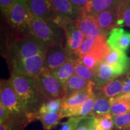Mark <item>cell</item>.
Segmentation results:
<instances>
[{
  "mask_svg": "<svg viewBox=\"0 0 130 130\" xmlns=\"http://www.w3.org/2000/svg\"><path fill=\"white\" fill-rule=\"evenodd\" d=\"M9 80L28 115L38 111L46 101L34 78L11 72Z\"/></svg>",
  "mask_w": 130,
  "mask_h": 130,
  "instance_id": "cell-1",
  "label": "cell"
},
{
  "mask_svg": "<svg viewBox=\"0 0 130 130\" xmlns=\"http://www.w3.org/2000/svg\"><path fill=\"white\" fill-rule=\"evenodd\" d=\"M0 102L9 112L12 122L14 124L25 128L31 123L28 113L9 79L1 80Z\"/></svg>",
  "mask_w": 130,
  "mask_h": 130,
  "instance_id": "cell-2",
  "label": "cell"
},
{
  "mask_svg": "<svg viewBox=\"0 0 130 130\" xmlns=\"http://www.w3.org/2000/svg\"><path fill=\"white\" fill-rule=\"evenodd\" d=\"M48 48L44 42L30 33L13 42L8 50L7 60L10 63L16 60L45 55Z\"/></svg>",
  "mask_w": 130,
  "mask_h": 130,
  "instance_id": "cell-3",
  "label": "cell"
},
{
  "mask_svg": "<svg viewBox=\"0 0 130 130\" xmlns=\"http://www.w3.org/2000/svg\"><path fill=\"white\" fill-rule=\"evenodd\" d=\"M30 33L44 42L48 48L53 46L64 47V29L54 20H43L34 17Z\"/></svg>",
  "mask_w": 130,
  "mask_h": 130,
  "instance_id": "cell-4",
  "label": "cell"
},
{
  "mask_svg": "<svg viewBox=\"0 0 130 130\" xmlns=\"http://www.w3.org/2000/svg\"><path fill=\"white\" fill-rule=\"evenodd\" d=\"M6 18L8 24L19 38L30 33L34 17L25 0H16L9 9Z\"/></svg>",
  "mask_w": 130,
  "mask_h": 130,
  "instance_id": "cell-5",
  "label": "cell"
},
{
  "mask_svg": "<svg viewBox=\"0 0 130 130\" xmlns=\"http://www.w3.org/2000/svg\"><path fill=\"white\" fill-rule=\"evenodd\" d=\"M35 80L46 100L62 98L66 95V89L48 70L43 69Z\"/></svg>",
  "mask_w": 130,
  "mask_h": 130,
  "instance_id": "cell-6",
  "label": "cell"
},
{
  "mask_svg": "<svg viewBox=\"0 0 130 130\" xmlns=\"http://www.w3.org/2000/svg\"><path fill=\"white\" fill-rule=\"evenodd\" d=\"M62 27L65 32L64 48L71 56L75 55L85 38L84 34L78 28L76 22L57 16L54 20Z\"/></svg>",
  "mask_w": 130,
  "mask_h": 130,
  "instance_id": "cell-7",
  "label": "cell"
},
{
  "mask_svg": "<svg viewBox=\"0 0 130 130\" xmlns=\"http://www.w3.org/2000/svg\"><path fill=\"white\" fill-rule=\"evenodd\" d=\"M45 55L16 60L9 63L11 72L26 77L36 78L44 69Z\"/></svg>",
  "mask_w": 130,
  "mask_h": 130,
  "instance_id": "cell-8",
  "label": "cell"
},
{
  "mask_svg": "<svg viewBox=\"0 0 130 130\" xmlns=\"http://www.w3.org/2000/svg\"><path fill=\"white\" fill-rule=\"evenodd\" d=\"M95 87V83L92 82L88 88L85 90L76 92L68 97H64L63 108L61 110L63 118L77 117L78 110L87 100L90 93L94 90Z\"/></svg>",
  "mask_w": 130,
  "mask_h": 130,
  "instance_id": "cell-9",
  "label": "cell"
},
{
  "mask_svg": "<svg viewBox=\"0 0 130 130\" xmlns=\"http://www.w3.org/2000/svg\"><path fill=\"white\" fill-rule=\"evenodd\" d=\"M71 56L64 46L50 47L45 54L44 69L52 72L64 64Z\"/></svg>",
  "mask_w": 130,
  "mask_h": 130,
  "instance_id": "cell-10",
  "label": "cell"
},
{
  "mask_svg": "<svg viewBox=\"0 0 130 130\" xmlns=\"http://www.w3.org/2000/svg\"><path fill=\"white\" fill-rule=\"evenodd\" d=\"M104 61L113 68L117 77L126 74L130 70V57L121 50L111 48Z\"/></svg>",
  "mask_w": 130,
  "mask_h": 130,
  "instance_id": "cell-11",
  "label": "cell"
},
{
  "mask_svg": "<svg viewBox=\"0 0 130 130\" xmlns=\"http://www.w3.org/2000/svg\"><path fill=\"white\" fill-rule=\"evenodd\" d=\"M33 17L43 20H54L57 17L52 6L51 0H27Z\"/></svg>",
  "mask_w": 130,
  "mask_h": 130,
  "instance_id": "cell-12",
  "label": "cell"
},
{
  "mask_svg": "<svg viewBox=\"0 0 130 130\" xmlns=\"http://www.w3.org/2000/svg\"><path fill=\"white\" fill-rule=\"evenodd\" d=\"M51 3L55 13L60 18L76 22L83 14L69 0H51Z\"/></svg>",
  "mask_w": 130,
  "mask_h": 130,
  "instance_id": "cell-13",
  "label": "cell"
},
{
  "mask_svg": "<svg viewBox=\"0 0 130 130\" xmlns=\"http://www.w3.org/2000/svg\"><path fill=\"white\" fill-rule=\"evenodd\" d=\"M107 42L111 48L126 53L130 47V32L121 27H115L110 32Z\"/></svg>",
  "mask_w": 130,
  "mask_h": 130,
  "instance_id": "cell-14",
  "label": "cell"
},
{
  "mask_svg": "<svg viewBox=\"0 0 130 130\" xmlns=\"http://www.w3.org/2000/svg\"><path fill=\"white\" fill-rule=\"evenodd\" d=\"M118 8L114 7L100 13L95 18L103 35L108 37L110 32L116 27L118 18Z\"/></svg>",
  "mask_w": 130,
  "mask_h": 130,
  "instance_id": "cell-15",
  "label": "cell"
},
{
  "mask_svg": "<svg viewBox=\"0 0 130 130\" xmlns=\"http://www.w3.org/2000/svg\"><path fill=\"white\" fill-rule=\"evenodd\" d=\"M126 74L119 76L99 88L94 89V90L107 98H112L121 95L122 92L123 85L126 80Z\"/></svg>",
  "mask_w": 130,
  "mask_h": 130,
  "instance_id": "cell-16",
  "label": "cell"
},
{
  "mask_svg": "<svg viewBox=\"0 0 130 130\" xmlns=\"http://www.w3.org/2000/svg\"><path fill=\"white\" fill-rule=\"evenodd\" d=\"M76 24L78 28L86 36L98 37L104 36L98 25L96 18L90 14L83 13L76 21Z\"/></svg>",
  "mask_w": 130,
  "mask_h": 130,
  "instance_id": "cell-17",
  "label": "cell"
},
{
  "mask_svg": "<svg viewBox=\"0 0 130 130\" xmlns=\"http://www.w3.org/2000/svg\"><path fill=\"white\" fill-rule=\"evenodd\" d=\"M78 57L73 55L62 66L52 71L51 73L57 80L66 89L68 81L73 75H74L75 66Z\"/></svg>",
  "mask_w": 130,
  "mask_h": 130,
  "instance_id": "cell-18",
  "label": "cell"
},
{
  "mask_svg": "<svg viewBox=\"0 0 130 130\" xmlns=\"http://www.w3.org/2000/svg\"><path fill=\"white\" fill-rule=\"evenodd\" d=\"M95 88H99L109 82L115 78L116 75L113 68L111 66L105 63L104 61H100L95 70Z\"/></svg>",
  "mask_w": 130,
  "mask_h": 130,
  "instance_id": "cell-19",
  "label": "cell"
},
{
  "mask_svg": "<svg viewBox=\"0 0 130 130\" xmlns=\"http://www.w3.org/2000/svg\"><path fill=\"white\" fill-rule=\"evenodd\" d=\"M31 122L39 120L42 125L43 130H52L59 123L60 121L63 119L61 111L50 112L42 115L36 113L30 114L28 115Z\"/></svg>",
  "mask_w": 130,
  "mask_h": 130,
  "instance_id": "cell-20",
  "label": "cell"
},
{
  "mask_svg": "<svg viewBox=\"0 0 130 130\" xmlns=\"http://www.w3.org/2000/svg\"><path fill=\"white\" fill-rule=\"evenodd\" d=\"M121 0H90L86 13L96 17L97 14L114 7H119Z\"/></svg>",
  "mask_w": 130,
  "mask_h": 130,
  "instance_id": "cell-21",
  "label": "cell"
},
{
  "mask_svg": "<svg viewBox=\"0 0 130 130\" xmlns=\"http://www.w3.org/2000/svg\"><path fill=\"white\" fill-rule=\"evenodd\" d=\"M110 114L118 116L130 111V93L123 94L110 99Z\"/></svg>",
  "mask_w": 130,
  "mask_h": 130,
  "instance_id": "cell-22",
  "label": "cell"
},
{
  "mask_svg": "<svg viewBox=\"0 0 130 130\" xmlns=\"http://www.w3.org/2000/svg\"><path fill=\"white\" fill-rule=\"evenodd\" d=\"M92 82L93 81L86 80L75 74L73 75L66 84V95L64 97H68L76 92L85 90L88 88Z\"/></svg>",
  "mask_w": 130,
  "mask_h": 130,
  "instance_id": "cell-23",
  "label": "cell"
},
{
  "mask_svg": "<svg viewBox=\"0 0 130 130\" xmlns=\"http://www.w3.org/2000/svg\"><path fill=\"white\" fill-rule=\"evenodd\" d=\"M94 92L95 94V99L91 116H96L110 113L111 104L110 99L101 95L95 90Z\"/></svg>",
  "mask_w": 130,
  "mask_h": 130,
  "instance_id": "cell-24",
  "label": "cell"
},
{
  "mask_svg": "<svg viewBox=\"0 0 130 130\" xmlns=\"http://www.w3.org/2000/svg\"><path fill=\"white\" fill-rule=\"evenodd\" d=\"M107 37L104 36H100L96 37V40L94 45L91 54H93L99 62L104 61L110 53L111 48L107 42Z\"/></svg>",
  "mask_w": 130,
  "mask_h": 130,
  "instance_id": "cell-25",
  "label": "cell"
},
{
  "mask_svg": "<svg viewBox=\"0 0 130 130\" xmlns=\"http://www.w3.org/2000/svg\"><path fill=\"white\" fill-rule=\"evenodd\" d=\"M130 27V0H121L118 8V18L116 27Z\"/></svg>",
  "mask_w": 130,
  "mask_h": 130,
  "instance_id": "cell-26",
  "label": "cell"
},
{
  "mask_svg": "<svg viewBox=\"0 0 130 130\" xmlns=\"http://www.w3.org/2000/svg\"><path fill=\"white\" fill-rule=\"evenodd\" d=\"M64 97L62 98L55 99V100H46L40 107L36 114L42 115L50 112H60L62 110L63 103H64Z\"/></svg>",
  "mask_w": 130,
  "mask_h": 130,
  "instance_id": "cell-27",
  "label": "cell"
},
{
  "mask_svg": "<svg viewBox=\"0 0 130 130\" xmlns=\"http://www.w3.org/2000/svg\"><path fill=\"white\" fill-rule=\"evenodd\" d=\"M78 58L76 60L75 66L74 74L87 81L94 82V79H95L94 70L89 69L81 64L78 61Z\"/></svg>",
  "mask_w": 130,
  "mask_h": 130,
  "instance_id": "cell-28",
  "label": "cell"
},
{
  "mask_svg": "<svg viewBox=\"0 0 130 130\" xmlns=\"http://www.w3.org/2000/svg\"><path fill=\"white\" fill-rule=\"evenodd\" d=\"M95 94L94 90L87 99L85 102L79 107L77 111V117H86L91 116L94 102H95Z\"/></svg>",
  "mask_w": 130,
  "mask_h": 130,
  "instance_id": "cell-29",
  "label": "cell"
},
{
  "mask_svg": "<svg viewBox=\"0 0 130 130\" xmlns=\"http://www.w3.org/2000/svg\"><path fill=\"white\" fill-rule=\"evenodd\" d=\"M96 40V37L86 36L81 46L75 55L79 58L90 53L95 45Z\"/></svg>",
  "mask_w": 130,
  "mask_h": 130,
  "instance_id": "cell-30",
  "label": "cell"
},
{
  "mask_svg": "<svg viewBox=\"0 0 130 130\" xmlns=\"http://www.w3.org/2000/svg\"><path fill=\"white\" fill-rule=\"evenodd\" d=\"M115 128L119 130H130V111L118 116H113Z\"/></svg>",
  "mask_w": 130,
  "mask_h": 130,
  "instance_id": "cell-31",
  "label": "cell"
},
{
  "mask_svg": "<svg viewBox=\"0 0 130 130\" xmlns=\"http://www.w3.org/2000/svg\"><path fill=\"white\" fill-rule=\"evenodd\" d=\"M93 117L95 121L103 130L115 129V124L113 122V116L110 113Z\"/></svg>",
  "mask_w": 130,
  "mask_h": 130,
  "instance_id": "cell-32",
  "label": "cell"
},
{
  "mask_svg": "<svg viewBox=\"0 0 130 130\" xmlns=\"http://www.w3.org/2000/svg\"><path fill=\"white\" fill-rule=\"evenodd\" d=\"M78 61L82 64H83L84 66L92 70H95V68L97 67L98 63H100L98 61L96 57L93 54L91 53L87 54L85 56L78 58Z\"/></svg>",
  "mask_w": 130,
  "mask_h": 130,
  "instance_id": "cell-33",
  "label": "cell"
},
{
  "mask_svg": "<svg viewBox=\"0 0 130 130\" xmlns=\"http://www.w3.org/2000/svg\"><path fill=\"white\" fill-rule=\"evenodd\" d=\"M82 117H71L61 124L60 130H75Z\"/></svg>",
  "mask_w": 130,
  "mask_h": 130,
  "instance_id": "cell-34",
  "label": "cell"
},
{
  "mask_svg": "<svg viewBox=\"0 0 130 130\" xmlns=\"http://www.w3.org/2000/svg\"><path fill=\"white\" fill-rule=\"evenodd\" d=\"M93 122V116H89L82 117L75 130H91Z\"/></svg>",
  "mask_w": 130,
  "mask_h": 130,
  "instance_id": "cell-35",
  "label": "cell"
},
{
  "mask_svg": "<svg viewBox=\"0 0 130 130\" xmlns=\"http://www.w3.org/2000/svg\"><path fill=\"white\" fill-rule=\"evenodd\" d=\"M6 122L13 123L12 118L6 107L0 102V124Z\"/></svg>",
  "mask_w": 130,
  "mask_h": 130,
  "instance_id": "cell-36",
  "label": "cell"
},
{
  "mask_svg": "<svg viewBox=\"0 0 130 130\" xmlns=\"http://www.w3.org/2000/svg\"><path fill=\"white\" fill-rule=\"evenodd\" d=\"M74 7L80 10L83 13H86V9L90 0H69Z\"/></svg>",
  "mask_w": 130,
  "mask_h": 130,
  "instance_id": "cell-37",
  "label": "cell"
},
{
  "mask_svg": "<svg viewBox=\"0 0 130 130\" xmlns=\"http://www.w3.org/2000/svg\"><path fill=\"white\" fill-rule=\"evenodd\" d=\"M15 1L16 0H0L1 10L4 15L7 16L9 9Z\"/></svg>",
  "mask_w": 130,
  "mask_h": 130,
  "instance_id": "cell-38",
  "label": "cell"
},
{
  "mask_svg": "<svg viewBox=\"0 0 130 130\" xmlns=\"http://www.w3.org/2000/svg\"><path fill=\"white\" fill-rule=\"evenodd\" d=\"M24 128L12 122L0 124V130H24Z\"/></svg>",
  "mask_w": 130,
  "mask_h": 130,
  "instance_id": "cell-39",
  "label": "cell"
},
{
  "mask_svg": "<svg viewBox=\"0 0 130 130\" xmlns=\"http://www.w3.org/2000/svg\"><path fill=\"white\" fill-rule=\"evenodd\" d=\"M126 75H127V76H126V80L125 81L122 92L121 95L125 93H130V70L126 73Z\"/></svg>",
  "mask_w": 130,
  "mask_h": 130,
  "instance_id": "cell-40",
  "label": "cell"
},
{
  "mask_svg": "<svg viewBox=\"0 0 130 130\" xmlns=\"http://www.w3.org/2000/svg\"><path fill=\"white\" fill-rule=\"evenodd\" d=\"M91 130H103L102 128L95 121V119H94V122L92 125V128H91Z\"/></svg>",
  "mask_w": 130,
  "mask_h": 130,
  "instance_id": "cell-41",
  "label": "cell"
},
{
  "mask_svg": "<svg viewBox=\"0 0 130 130\" xmlns=\"http://www.w3.org/2000/svg\"><path fill=\"white\" fill-rule=\"evenodd\" d=\"M114 130H119V129H115H115H114Z\"/></svg>",
  "mask_w": 130,
  "mask_h": 130,
  "instance_id": "cell-42",
  "label": "cell"
},
{
  "mask_svg": "<svg viewBox=\"0 0 130 130\" xmlns=\"http://www.w3.org/2000/svg\"><path fill=\"white\" fill-rule=\"evenodd\" d=\"M25 1H27V0H25Z\"/></svg>",
  "mask_w": 130,
  "mask_h": 130,
  "instance_id": "cell-43",
  "label": "cell"
}]
</instances>
